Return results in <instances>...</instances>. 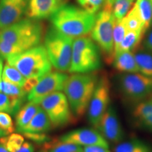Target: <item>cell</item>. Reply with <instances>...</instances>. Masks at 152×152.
<instances>
[{"instance_id": "1", "label": "cell", "mask_w": 152, "mask_h": 152, "mask_svg": "<svg viewBox=\"0 0 152 152\" xmlns=\"http://www.w3.org/2000/svg\"><path fill=\"white\" fill-rule=\"evenodd\" d=\"M96 16L73 5H66L51 16L56 30L71 37H81L92 31Z\"/></svg>"}, {"instance_id": "2", "label": "cell", "mask_w": 152, "mask_h": 152, "mask_svg": "<svg viewBox=\"0 0 152 152\" xmlns=\"http://www.w3.org/2000/svg\"><path fill=\"white\" fill-rule=\"evenodd\" d=\"M97 81V76L91 73L68 76L64 90L75 118L82 117L87 111Z\"/></svg>"}, {"instance_id": "3", "label": "cell", "mask_w": 152, "mask_h": 152, "mask_svg": "<svg viewBox=\"0 0 152 152\" xmlns=\"http://www.w3.org/2000/svg\"><path fill=\"white\" fill-rule=\"evenodd\" d=\"M40 23L33 19H23L0 30V40L7 42L22 52L38 46L42 37Z\"/></svg>"}, {"instance_id": "4", "label": "cell", "mask_w": 152, "mask_h": 152, "mask_svg": "<svg viewBox=\"0 0 152 152\" xmlns=\"http://www.w3.org/2000/svg\"><path fill=\"white\" fill-rule=\"evenodd\" d=\"M7 60V63L18 69L26 78L42 77L52 70V63L43 46L28 49Z\"/></svg>"}, {"instance_id": "5", "label": "cell", "mask_w": 152, "mask_h": 152, "mask_svg": "<svg viewBox=\"0 0 152 152\" xmlns=\"http://www.w3.org/2000/svg\"><path fill=\"white\" fill-rule=\"evenodd\" d=\"M101 67L100 52L94 41L86 37L75 39L68 71L72 73H89L99 70Z\"/></svg>"}, {"instance_id": "6", "label": "cell", "mask_w": 152, "mask_h": 152, "mask_svg": "<svg viewBox=\"0 0 152 152\" xmlns=\"http://www.w3.org/2000/svg\"><path fill=\"white\" fill-rule=\"evenodd\" d=\"M102 10L99 12L92 30V38L100 47L108 62L114 57L113 28L115 18L113 14L111 0H105Z\"/></svg>"}, {"instance_id": "7", "label": "cell", "mask_w": 152, "mask_h": 152, "mask_svg": "<svg viewBox=\"0 0 152 152\" xmlns=\"http://www.w3.org/2000/svg\"><path fill=\"white\" fill-rule=\"evenodd\" d=\"M73 37L66 35L54 27L49 29L45 39V47L52 65L61 71L69 70L71 62Z\"/></svg>"}, {"instance_id": "8", "label": "cell", "mask_w": 152, "mask_h": 152, "mask_svg": "<svg viewBox=\"0 0 152 152\" xmlns=\"http://www.w3.org/2000/svg\"><path fill=\"white\" fill-rule=\"evenodd\" d=\"M120 92L127 100L137 104L152 94V77L142 73H123L118 75Z\"/></svg>"}, {"instance_id": "9", "label": "cell", "mask_w": 152, "mask_h": 152, "mask_svg": "<svg viewBox=\"0 0 152 152\" xmlns=\"http://www.w3.org/2000/svg\"><path fill=\"white\" fill-rule=\"evenodd\" d=\"M39 104L55 128L67 125L73 123L75 119L67 97L64 93H52L44 98Z\"/></svg>"}, {"instance_id": "10", "label": "cell", "mask_w": 152, "mask_h": 152, "mask_svg": "<svg viewBox=\"0 0 152 152\" xmlns=\"http://www.w3.org/2000/svg\"><path fill=\"white\" fill-rule=\"evenodd\" d=\"M111 85L106 75L98 79L94 93L87 108V119L90 124L97 127L109 107Z\"/></svg>"}, {"instance_id": "11", "label": "cell", "mask_w": 152, "mask_h": 152, "mask_svg": "<svg viewBox=\"0 0 152 152\" xmlns=\"http://www.w3.org/2000/svg\"><path fill=\"white\" fill-rule=\"evenodd\" d=\"M68 77L67 74L61 72H49L45 74L40 77L37 84L28 93V100L39 104L41 101L48 95L64 90Z\"/></svg>"}, {"instance_id": "12", "label": "cell", "mask_w": 152, "mask_h": 152, "mask_svg": "<svg viewBox=\"0 0 152 152\" xmlns=\"http://www.w3.org/2000/svg\"><path fill=\"white\" fill-rule=\"evenodd\" d=\"M96 128L108 142L118 144L124 137V131L113 106H109Z\"/></svg>"}, {"instance_id": "13", "label": "cell", "mask_w": 152, "mask_h": 152, "mask_svg": "<svg viewBox=\"0 0 152 152\" xmlns=\"http://www.w3.org/2000/svg\"><path fill=\"white\" fill-rule=\"evenodd\" d=\"M61 141L88 147V146H102L109 148V142L98 130L90 128H81L66 133L59 138Z\"/></svg>"}, {"instance_id": "14", "label": "cell", "mask_w": 152, "mask_h": 152, "mask_svg": "<svg viewBox=\"0 0 152 152\" xmlns=\"http://www.w3.org/2000/svg\"><path fill=\"white\" fill-rule=\"evenodd\" d=\"M28 3L29 0H0V30L21 20Z\"/></svg>"}, {"instance_id": "15", "label": "cell", "mask_w": 152, "mask_h": 152, "mask_svg": "<svg viewBox=\"0 0 152 152\" xmlns=\"http://www.w3.org/2000/svg\"><path fill=\"white\" fill-rule=\"evenodd\" d=\"M67 0H29L26 14L33 20H40L51 17Z\"/></svg>"}, {"instance_id": "16", "label": "cell", "mask_w": 152, "mask_h": 152, "mask_svg": "<svg viewBox=\"0 0 152 152\" xmlns=\"http://www.w3.org/2000/svg\"><path fill=\"white\" fill-rule=\"evenodd\" d=\"M132 115L137 125L152 132V98L136 104Z\"/></svg>"}, {"instance_id": "17", "label": "cell", "mask_w": 152, "mask_h": 152, "mask_svg": "<svg viewBox=\"0 0 152 152\" xmlns=\"http://www.w3.org/2000/svg\"><path fill=\"white\" fill-rule=\"evenodd\" d=\"M52 126L48 115L40 109L28 125L18 131L21 133H45L48 132Z\"/></svg>"}, {"instance_id": "18", "label": "cell", "mask_w": 152, "mask_h": 152, "mask_svg": "<svg viewBox=\"0 0 152 152\" xmlns=\"http://www.w3.org/2000/svg\"><path fill=\"white\" fill-rule=\"evenodd\" d=\"M114 68L122 73H140L134 55L130 51H121L114 54Z\"/></svg>"}, {"instance_id": "19", "label": "cell", "mask_w": 152, "mask_h": 152, "mask_svg": "<svg viewBox=\"0 0 152 152\" xmlns=\"http://www.w3.org/2000/svg\"><path fill=\"white\" fill-rule=\"evenodd\" d=\"M83 147L77 144L68 143L56 139H51L42 144L41 152H83Z\"/></svg>"}, {"instance_id": "20", "label": "cell", "mask_w": 152, "mask_h": 152, "mask_svg": "<svg viewBox=\"0 0 152 152\" xmlns=\"http://www.w3.org/2000/svg\"><path fill=\"white\" fill-rule=\"evenodd\" d=\"M40 109L39 104L33 102H28L26 105L22 106L16 113V124L17 130H19L28 125Z\"/></svg>"}, {"instance_id": "21", "label": "cell", "mask_w": 152, "mask_h": 152, "mask_svg": "<svg viewBox=\"0 0 152 152\" xmlns=\"http://www.w3.org/2000/svg\"><path fill=\"white\" fill-rule=\"evenodd\" d=\"M26 97L12 96L0 92V112H6L14 115L22 107Z\"/></svg>"}, {"instance_id": "22", "label": "cell", "mask_w": 152, "mask_h": 152, "mask_svg": "<svg viewBox=\"0 0 152 152\" xmlns=\"http://www.w3.org/2000/svg\"><path fill=\"white\" fill-rule=\"evenodd\" d=\"M140 73L152 77V52L149 50H139L134 54Z\"/></svg>"}, {"instance_id": "23", "label": "cell", "mask_w": 152, "mask_h": 152, "mask_svg": "<svg viewBox=\"0 0 152 152\" xmlns=\"http://www.w3.org/2000/svg\"><path fill=\"white\" fill-rule=\"evenodd\" d=\"M113 152H152V148L141 140H131L120 142L114 148Z\"/></svg>"}, {"instance_id": "24", "label": "cell", "mask_w": 152, "mask_h": 152, "mask_svg": "<svg viewBox=\"0 0 152 152\" xmlns=\"http://www.w3.org/2000/svg\"><path fill=\"white\" fill-rule=\"evenodd\" d=\"M143 31H128L125 34L124 38L120 44L119 47L115 50V53L121 52V51H130L132 52L138 46L142 37L144 35Z\"/></svg>"}, {"instance_id": "25", "label": "cell", "mask_w": 152, "mask_h": 152, "mask_svg": "<svg viewBox=\"0 0 152 152\" xmlns=\"http://www.w3.org/2000/svg\"><path fill=\"white\" fill-rule=\"evenodd\" d=\"M123 24L128 31H140L142 30L145 33L144 30V24L140 14L134 5L133 8L128 13V14L122 19Z\"/></svg>"}, {"instance_id": "26", "label": "cell", "mask_w": 152, "mask_h": 152, "mask_svg": "<svg viewBox=\"0 0 152 152\" xmlns=\"http://www.w3.org/2000/svg\"><path fill=\"white\" fill-rule=\"evenodd\" d=\"M142 22L145 33L152 23V7L150 0H137L135 4Z\"/></svg>"}, {"instance_id": "27", "label": "cell", "mask_w": 152, "mask_h": 152, "mask_svg": "<svg viewBox=\"0 0 152 152\" xmlns=\"http://www.w3.org/2000/svg\"><path fill=\"white\" fill-rule=\"evenodd\" d=\"M2 80L9 82L22 87L24 85L26 79L18 69L12 66L9 63H7L2 71Z\"/></svg>"}, {"instance_id": "28", "label": "cell", "mask_w": 152, "mask_h": 152, "mask_svg": "<svg viewBox=\"0 0 152 152\" xmlns=\"http://www.w3.org/2000/svg\"><path fill=\"white\" fill-rule=\"evenodd\" d=\"M115 19H123L128 14L134 0H111Z\"/></svg>"}, {"instance_id": "29", "label": "cell", "mask_w": 152, "mask_h": 152, "mask_svg": "<svg viewBox=\"0 0 152 152\" xmlns=\"http://www.w3.org/2000/svg\"><path fill=\"white\" fill-rule=\"evenodd\" d=\"M24 142V137L19 134H11L9 137L0 138V143L3 144L11 152H16Z\"/></svg>"}, {"instance_id": "30", "label": "cell", "mask_w": 152, "mask_h": 152, "mask_svg": "<svg viewBox=\"0 0 152 152\" xmlns=\"http://www.w3.org/2000/svg\"><path fill=\"white\" fill-rule=\"evenodd\" d=\"M0 91L12 96L26 97V93L23 90L22 87H19L13 83L4 80H0Z\"/></svg>"}, {"instance_id": "31", "label": "cell", "mask_w": 152, "mask_h": 152, "mask_svg": "<svg viewBox=\"0 0 152 152\" xmlns=\"http://www.w3.org/2000/svg\"><path fill=\"white\" fill-rule=\"evenodd\" d=\"M128 30L123 24L122 19H115V25L113 28V43H114V53L119 47L120 44L124 38L125 34Z\"/></svg>"}, {"instance_id": "32", "label": "cell", "mask_w": 152, "mask_h": 152, "mask_svg": "<svg viewBox=\"0 0 152 152\" xmlns=\"http://www.w3.org/2000/svg\"><path fill=\"white\" fill-rule=\"evenodd\" d=\"M82 9L90 14H95L103 7L105 0H77Z\"/></svg>"}, {"instance_id": "33", "label": "cell", "mask_w": 152, "mask_h": 152, "mask_svg": "<svg viewBox=\"0 0 152 152\" xmlns=\"http://www.w3.org/2000/svg\"><path fill=\"white\" fill-rule=\"evenodd\" d=\"M0 128L7 134H11L15 130V127L10 115L6 112H0Z\"/></svg>"}, {"instance_id": "34", "label": "cell", "mask_w": 152, "mask_h": 152, "mask_svg": "<svg viewBox=\"0 0 152 152\" xmlns=\"http://www.w3.org/2000/svg\"><path fill=\"white\" fill-rule=\"evenodd\" d=\"M25 137L37 144H42L45 142L49 141L51 140L50 137H49L45 133H23Z\"/></svg>"}, {"instance_id": "35", "label": "cell", "mask_w": 152, "mask_h": 152, "mask_svg": "<svg viewBox=\"0 0 152 152\" xmlns=\"http://www.w3.org/2000/svg\"><path fill=\"white\" fill-rule=\"evenodd\" d=\"M40 77H30V78H28V80H26V82H25L24 85L22 86V88L24 92H26V94H27V93H29L30 91L35 87V85L37 84V83L39 82Z\"/></svg>"}, {"instance_id": "36", "label": "cell", "mask_w": 152, "mask_h": 152, "mask_svg": "<svg viewBox=\"0 0 152 152\" xmlns=\"http://www.w3.org/2000/svg\"><path fill=\"white\" fill-rule=\"evenodd\" d=\"M83 152H112L109 149V148L102 147V146H88L83 147Z\"/></svg>"}, {"instance_id": "37", "label": "cell", "mask_w": 152, "mask_h": 152, "mask_svg": "<svg viewBox=\"0 0 152 152\" xmlns=\"http://www.w3.org/2000/svg\"><path fill=\"white\" fill-rule=\"evenodd\" d=\"M35 147L29 142H24L16 152H34Z\"/></svg>"}, {"instance_id": "38", "label": "cell", "mask_w": 152, "mask_h": 152, "mask_svg": "<svg viewBox=\"0 0 152 152\" xmlns=\"http://www.w3.org/2000/svg\"><path fill=\"white\" fill-rule=\"evenodd\" d=\"M144 47L147 50L152 52V28L148 32L144 40Z\"/></svg>"}, {"instance_id": "39", "label": "cell", "mask_w": 152, "mask_h": 152, "mask_svg": "<svg viewBox=\"0 0 152 152\" xmlns=\"http://www.w3.org/2000/svg\"><path fill=\"white\" fill-rule=\"evenodd\" d=\"M0 152H11L7 149V147L3 144L0 143Z\"/></svg>"}, {"instance_id": "40", "label": "cell", "mask_w": 152, "mask_h": 152, "mask_svg": "<svg viewBox=\"0 0 152 152\" xmlns=\"http://www.w3.org/2000/svg\"><path fill=\"white\" fill-rule=\"evenodd\" d=\"M3 61H2V58L0 56V80H1V73H2L3 71Z\"/></svg>"}, {"instance_id": "41", "label": "cell", "mask_w": 152, "mask_h": 152, "mask_svg": "<svg viewBox=\"0 0 152 152\" xmlns=\"http://www.w3.org/2000/svg\"><path fill=\"white\" fill-rule=\"evenodd\" d=\"M7 133H6L4 131L2 130L1 128H0V138L3 137H5V136H7Z\"/></svg>"}, {"instance_id": "42", "label": "cell", "mask_w": 152, "mask_h": 152, "mask_svg": "<svg viewBox=\"0 0 152 152\" xmlns=\"http://www.w3.org/2000/svg\"><path fill=\"white\" fill-rule=\"evenodd\" d=\"M151 7H152V2H151Z\"/></svg>"}]
</instances>
